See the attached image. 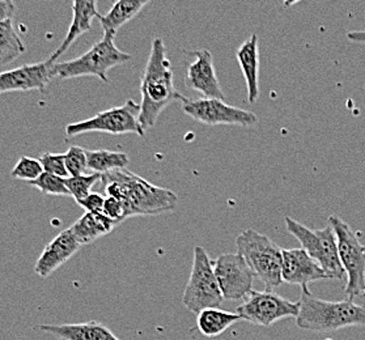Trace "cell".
Here are the masks:
<instances>
[{"instance_id":"obj_1","label":"cell","mask_w":365,"mask_h":340,"mask_svg":"<svg viewBox=\"0 0 365 340\" xmlns=\"http://www.w3.org/2000/svg\"><path fill=\"white\" fill-rule=\"evenodd\" d=\"M106 197L118 199L126 216H155L175 211L178 195L175 191L148 182L128 169L115 170L101 177Z\"/></svg>"},{"instance_id":"obj_2","label":"cell","mask_w":365,"mask_h":340,"mask_svg":"<svg viewBox=\"0 0 365 340\" xmlns=\"http://www.w3.org/2000/svg\"><path fill=\"white\" fill-rule=\"evenodd\" d=\"M140 123L144 130L156 125L160 114L175 101L185 103L183 97L175 87V73L168 59L164 41L156 37L152 42L151 53L140 83Z\"/></svg>"},{"instance_id":"obj_3","label":"cell","mask_w":365,"mask_h":340,"mask_svg":"<svg viewBox=\"0 0 365 340\" xmlns=\"http://www.w3.org/2000/svg\"><path fill=\"white\" fill-rule=\"evenodd\" d=\"M300 311L296 324L308 331L331 332L365 326V308L351 299L327 301L318 299L310 292H302L299 301Z\"/></svg>"},{"instance_id":"obj_4","label":"cell","mask_w":365,"mask_h":340,"mask_svg":"<svg viewBox=\"0 0 365 340\" xmlns=\"http://www.w3.org/2000/svg\"><path fill=\"white\" fill-rule=\"evenodd\" d=\"M236 247L266 289L272 291L283 283V249L271 238L255 230H244L236 238Z\"/></svg>"},{"instance_id":"obj_5","label":"cell","mask_w":365,"mask_h":340,"mask_svg":"<svg viewBox=\"0 0 365 340\" xmlns=\"http://www.w3.org/2000/svg\"><path fill=\"white\" fill-rule=\"evenodd\" d=\"M114 41L115 34H103V40L95 43L86 54L68 62L56 64L58 78L73 79L95 76L103 83H109V70L120 64L128 63L131 59L130 54L115 46Z\"/></svg>"},{"instance_id":"obj_6","label":"cell","mask_w":365,"mask_h":340,"mask_svg":"<svg viewBox=\"0 0 365 340\" xmlns=\"http://www.w3.org/2000/svg\"><path fill=\"white\" fill-rule=\"evenodd\" d=\"M222 300L224 297L215 275L214 261H211L203 246H195L182 304L187 310L199 314L205 309L219 308Z\"/></svg>"},{"instance_id":"obj_7","label":"cell","mask_w":365,"mask_h":340,"mask_svg":"<svg viewBox=\"0 0 365 340\" xmlns=\"http://www.w3.org/2000/svg\"><path fill=\"white\" fill-rule=\"evenodd\" d=\"M329 225L335 233L339 259L347 277L344 293L354 300L364 293L365 245L361 244L356 230H352L339 216L331 215L329 217Z\"/></svg>"},{"instance_id":"obj_8","label":"cell","mask_w":365,"mask_h":340,"mask_svg":"<svg viewBox=\"0 0 365 340\" xmlns=\"http://www.w3.org/2000/svg\"><path fill=\"white\" fill-rule=\"evenodd\" d=\"M287 232L292 235L310 257L317 262L330 279L343 280L346 274L338 253V244L333 228L329 225L322 230H312L302 222L286 216Z\"/></svg>"},{"instance_id":"obj_9","label":"cell","mask_w":365,"mask_h":340,"mask_svg":"<svg viewBox=\"0 0 365 340\" xmlns=\"http://www.w3.org/2000/svg\"><path fill=\"white\" fill-rule=\"evenodd\" d=\"M140 105L134 100H128L122 106L111 108L101 111L92 118L70 123L66 126V135L75 138L87 133H108L111 135L136 134L144 136V130L140 123Z\"/></svg>"},{"instance_id":"obj_10","label":"cell","mask_w":365,"mask_h":340,"mask_svg":"<svg viewBox=\"0 0 365 340\" xmlns=\"http://www.w3.org/2000/svg\"><path fill=\"white\" fill-rule=\"evenodd\" d=\"M299 311V302L287 300L278 293H274L269 289L252 291L244 304H241L236 310L241 319L266 327L280 319L297 318Z\"/></svg>"},{"instance_id":"obj_11","label":"cell","mask_w":365,"mask_h":340,"mask_svg":"<svg viewBox=\"0 0 365 340\" xmlns=\"http://www.w3.org/2000/svg\"><path fill=\"white\" fill-rule=\"evenodd\" d=\"M182 110L195 120L207 126L252 127L257 123V115L253 111L230 106L224 100L217 98H198L182 103Z\"/></svg>"},{"instance_id":"obj_12","label":"cell","mask_w":365,"mask_h":340,"mask_svg":"<svg viewBox=\"0 0 365 340\" xmlns=\"http://www.w3.org/2000/svg\"><path fill=\"white\" fill-rule=\"evenodd\" d=\"M214 269L224 300L247 299L253 291L255 272L241 254H222L215 259Z\"/></svg>"},{"instance_id":"obj_13","label":"cell","mask_w":365,"mask_h":340,"mask_svg":"<svg viewBox=\"0 0 365 340\" xmlns=\"http://www.w3.org/2000/svg\"><path fill=\"white\" fill-rule=\"evenodd\" d=\"M56 64L48 59L40 63L26 64L0 72V95L28 91H40L41 93H45L48 83L58 76Z\"/></svg>"},{"instance_id":"obj_14","label":"cell","mask_w":365,"mask_h":340,"mask_svg":"<svg viewBox=\"0 0 365 340\" xmlns=\"http://www.w3.org/2000/svg\"><path fill=\"white\" fill-rule=\"evenodd\" d=\"M283 282L302 287V292H310L309 284L318 280H329L324 269L304 249L283 250Z\"/></svg>"},{"instance_id":"obj_15","label":"cell","mask_w":365,"mask_h":340,"mask_svg":"<svg viewBox=\"0 0 365 340\" xmlns=\"http://www.w3.org/2000/svg\"><path fill=\"white\" fill-rule=\"evenodd\" d=\"M192 54L195 59L187 66V87L199 92L203 98L224 100V92L215 70L212 53L207 48H200L192 51Z\"/></svg>"},{"instance_id":"obj_16","label":"cell","mask_w":365,"mask_h":340,"mask_svg":"<svg viewBox=\"0 0 365 340\" xmlns=\"http://www.w3.org/2000/svg\"><path fill=\"white\" fill-rule=\"evenodd\" d=\"M81 247L71 228L59 233L43 252L34 266V272L41 277H48L59 269L66 262L70 261Z\"/></svg>"},{"instance_id":"obj_17","label":"cell","mask_w":365,"mask_h":340,"mask_svg":"<svg viewBox=\"0 0 365 340\" xmlns=\"http://www.w3.org/2000/svg\"><path fill=\"white\" fill-rule=\"evenodd\" d=\"M38 330L59 340H120L105 324L97 321L83 324H40Z\"/></svg>"},{"instance_id":"obj_18","label":"cell","mask_w":365,"mask_h":340,"mask_svg":"<svg viewBox=\"0 0 365 340\" xmlns=\"http://www.w3.org/2000/svg\"><path fill=\"white\" fill-rule=\"evenodd\" d=\"M236 58L247 81V101L255 103L259 97V43L257 34H252L240 45Z\"/></svg>"},{"instance_id":"obj_19","label":"cell","mask_w":365,"mask_h":340,"mask_svg":"<svg viewBox=\"0 0 365 340\" xmlns=\"http://www.w3.org/2000/svg\"><path fill=\"white\" fill-rule=\"evenodd\" d=\"M100 19L101 15L97 11L96 1H73L72 3V23L67 36L64 37L63 42L59 45V48L50 56V61L56 62L64 53L71 48L72 43L79 38L81 34L89 32L92 28L93 19Z\"/></svg>"},{"instance_id":"obj_20","label":"cell","mask_w":365,"mask_h":340,"mask_svg":"<svg viewBox=\"0 0 365 340\" xmlns=\"http://www.w3.org/2000/svg\"><path fill=\"white\" fill-rule=\"evenodd\" d=\"M118 224L103 214H86L75 222L71 228L80 245L92 244L97 238L109 235Z\"/></svg>"},{"instance_id":"obj_21","label":"cell","mask_w":365,"mask_h":340,"mask_svg":"<svg viewBox=\"0 0 365 340\" xmlns=\"http://www.w3.org/2000/svg\"><path fill=\"white\" fill-rule=\"evenodd\" d=\"M148 3V0H119L114 3L110 11L98 19L103 34L117 36L119 28L131 21Z\"/></svg>"},{"instance_id":"obj_22","label":"cell","mask_w":365,"mask_h":340,"mask_svg":"<svg viewBox=\"0 0 365 340\" xmlns=\"http://www.w3.org/2000/svg\"><path fill=\"white\" fill-rule=\"evenodd\" d=\"M241 321L237 313H232L219 308L202 310L197 318V327L202 335L207 338H216L227 331L232 324Z\"/></svg>"},{"instance_id":"obj_23","label":"cell","mask_w":365,"mask_h":340,"mask_svg":"<svg viewBox=\"0 0 365 340\" xmlns=\"http://www.w3.org/2000/svg\"><path fill=\"white\" fill-rule=\"evenodd\" d=\"M88 169L97 175H108L123 170L130 164V158L123 152L106 150H87Z\"/></svg>"},{"instance_id":"obj_24","label":"cell","mask_w":365,"mask_h":340,"mask_svg":"<svg viewBox=\"0 0 365 340\" xmlns=\"http://www.w3.org/2000/svg\"><path fill=\"white\" fill-rule=\"evenodd\" d=\"M26 51L24 42L17 34L12 20L0 23V66L9 64Z\"/></svg>"},{"instance_id":"obj_25","label":"cell","mask_w":365,"mask_h":340,"mask_svg":"<svg viewBox=\"0 0 365 340\" xmlns=\"http://www.w3.org/2000/svg\"><path fill=\"white\" fill-rule=\"evenodd\" d=\"M101 175L92 173V175H79V177H70L66 180L67 189L70 191V197L76 200V203L87 198L91 194L92 187L101 180Z\"/></svg>"},{"instance_id":"obj_26","label":"cell","mask_w":365,"mask_h":340,"mask_svg":"<svg viewBox=\"0 0 365 340\" xmlns=\"http://www.w3.org/2000/svg\"><path fill=\"white\" fill-rule=\"evenodd\" d=\"M43 173V168L40 160L29 158V156H21L17 161L16 165L12 169L11 175L16 180H23L28 182H33Z\"/></svg>"},{"instance_id":"obj_27","label":"cell","mask_w":365,"mask_h":340,"mask_svg":"<svg viewBox=\"0 0 365 340\" xmlns=\"http://www.w3.org/2000/svg\"><path fill=\"white\" fill-rule=\"evenodd\" d=\"M32 186L46 195H56V197H70V191L67 189L66 180L56 177V175H48V173H42L40 178L31 182Z\"/></svg>"},{"instance_id":"obj_28","label":"cell","mask_w":365,"mask_h":340,"mask_svg":"<svg viewBox=\"0 0 365 340\" xmlns=\"http://www.w3.org/2000/svg\"><path fill=\"white\" fill-rule=\"evenodd\" d=\"M66 156V168L70 177H79V175H87L88 160L87 150L81 148L79 145H72Z\"/></svg>"},{"instance_id":"obj_29","label":"cell","mask_w":365,"mask_h":340,"mask_svg":"<svg viewBox=\"0 0 365 340\" xmlns=\"http://www.w3.org/2000/svg\"><path fill=\"white\" fill-rule=\"evenodd\" d=\"M41 164L43 168V172L48 175H56L61 178H70L67 168H66V156L64 153H51L46 152L40 158Z\"/></svg>"},{"instance_id":"obj_30","label":"cell","mask_w":365,"mask_h":340,"mask_svg":"<svg viewBox=\"0 0 365 340\" xmlns=\"http://www.w3.org/2000/svg\"><path fill=\"white\" fill-rule=\"evenodd\" d=\"M103 214L117 224L128 219L123 205L119 202L118 199L110 198V197L105 198Z\"/></svg>"},{"instance_id":"obj_31","label":"cell","mask_w":365,"mask_h":340,"mask_svg":"<svg viewBox=\"0 0 365 340\" xmlns=\"http://www.w3.org/2000/svg\"><path fill=\"white\" fill-rule=\"evenodd\" d=\"M103 203H105V198L96 192H91L87 198L78 202V205L83 207L87 214H103Z\"/></svg>"},{"instance_id":"obj_32","label":"cell","mask_w":365,"mask_h":340,"mask_svg":"<svg viewBox=\"0 0 365 340\" xmlns=\"http://www.w3.org/2000/svg\"><path fill=\"white\" fill-rule=\"evenodd\" d=\"M15 12H16V6L14 1L0 0V23L12 20Z\"/></svg>"},{"instance_id":"obj_33","label":"cell","mask_w":365,"mask_h":340,"mask_svg":"<svg viewBox=\"0 0 365 340\" xmlns=\"http://www.w3.org/2000/svg\"><path fill=\"white\" fill-rule=\"evenodd\" d=\"M349 37L351 40L365 41V32L349 33Z\"/></svg>"},{"instance_id":"obj_34","label":"cell","mask_w":365,"mask_h":340,"mask_svg":"<svg viewBox=\"0 0 365 340\" xmlns=\"http://www.w3.org/2000/svg\"><path fill=\"white\" fill-rule=\"evenodd\" d=\"M363 296H365V287H364V293H363Z\"/></svg>"}]
</instances>
